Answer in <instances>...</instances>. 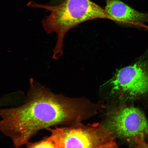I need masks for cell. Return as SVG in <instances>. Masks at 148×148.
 Returning a JSON list of instances; mask_svg holds the SVG:
<instances>
[{
    "mask_svg": "<svg viewBox=\"0 0 148 148\" xmlns=\"http://www.w3.org/2000/svg\"><path fill=\"white\" fill-rule=\"evenodd\" d=\"M95 148H119L114 138L110 141L98 146Z\"/></svg>",
    "mask_w": 148,
    "mask_h": 148,
    "instance_id": "9",
    "label": "cell"
},
{
    "mask_svg": "<svg viewBox=\"0 0 148 148\" xmlns=\"http://www.w3.org/2000/svg\"><path fill=\"white\" fill-rule=\"evenodd\" d=\"M107 127L113 134L134 143V139L148 136V121L143 112L136 107L123 106L110 113Z\"/></svg>",
    "mask_w": 148,
    "mask_h": 148,
    "instance_id": "5",
    "label": "cell"
},
{
    "mask_svg": "<svg viewBox=\"0 0 148 148\" xmlns=\"http://www.w3.org/2000/svg\"><path fill=\"white\" fill-rule=\"evenodd\" d=\"M27 6L49 11L50 14L42 20L47 34L55 33L57 42L53 49V58L57 60L63 54L64 36L70 29L90 20L103 18L112 20L105 10L90 0H64L55 5L37 3L31 1Z\"/></svg>",
    "mask_w": 148,
    "mask_h": 148,
    "instance_id": "2",
    "label": "cell"
},
{
    "mask_svg": "<svg viewBox=\"0 0 148 148\" xmlns=\"http://www.w3.org/2000/svg\"><path fill=\"white\" fill-rule=\"evenodd\" d=\"M54 1L57 2H58L60 3H62V2H63L64 0H54ZM60 3H59V4H60Z\"/></svg>",
    "mask_w": 148,
    "mask_h": 148,
    "instance_id": "10",
    "label": "cell"
},
{
    "mask_svg": "<svg viewBox=\"0 0 148 148\" xmlns=\"http://www.w3.org/2000/svg\"><path fill=\"white\" fill-rule=\"evenodd\" d=\"M46 129L60 148H95L114 138L108 127L98 123Z\"/></svg>",
    "mask_w": 148,
    "mask_h": 148,
    "instance_id": "4",
    "label": "cell"
},
{
    "mask_svg": "<svg viewBox=\"0 0 148 148\" xmlns=\"http://www.w3.org/2000/svg\"><path fill=\"white\" fill-rule=\"evenodd\" d=\"M105 12L116 23L142 27L148 23V13L137 11L120 0H105Z\"/></svg>",
    "mask_w": 148,
    "mask_h": 148,
    "instance_id": "6",
    "label": "cell"
},
{
    "mask_svg": "<svg viewBox=\"0 0 148 148\" xmlns=\"http://www.w3.org/2000/svg\"><path fill=\"white\" fill-rule=\"evenodd\" d=\"M26 145L27 148H60L51 136L36 142H28Z\"/></svg>",
    "mask_w": 148,
    "mask_h": 148,
    "instance_id": "7",
    "label": "cell"
},
{
    "mask_svg": "<svg viewBox=\"0 0 148 148\" xmlns=\"http://www.w3.org/2000/svg\"><path fill=\"white\" fill-rule=\"evenodd\" d=\"M76 103L52 92L33 78L25 103L0 108V132L12 140L15 148L26 145L41 130L80 119Z\"/></svg>",
    "mask_w": 148,
    "mask_h": 148,
    "instance_id": "1",
    "label": "cell"
},
{
    "mask_svg": "<svg viewBox=\"0 0 148 148\" xmlns=\"http://www.w3.org/2000/svg\"><path fill=\"white\" fill-rule=\"evenodd\" d=\"M145 138L141 136L135 138L134 143L135 148H148V143L145 141Z\"/></svg>",
    "mask_w": 148,
    "mask_h": 148,
    "instance_id": "8",
    "label": "cell"
},
{
    "mask_svg": "<svg viewBox=\"0 0 148 148\" xmlns=\"http://www.w3.org/2000/svg\"><path fill=\"white\" fill-rule=\"evenodd\" d=\"M106 84L119 99L133 100L148 96V47L128 66L116 72Z\"/></svg>",
    "mask_w": 148,
    "mask_h": 148,
    "instance_id": "3",
    "label": "cell"
}]
</instances>
